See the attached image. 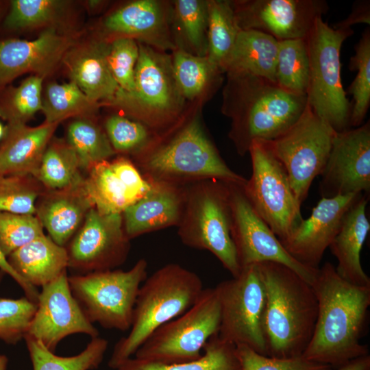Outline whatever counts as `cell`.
I'll return each mask as SVG.
<instances>
[{
  "instance_id": "6da1fadb",
  "label": "cell",
  "mask_w": 370,
  "mask_h": 370,
  "mask_svg": "<svg viewBox=\"0 0 370 370\" xmlns=\"http://www.w3.org/2000/svg\"><path fill=\"white\" fill-rule=\"evenodd\" d=\"M317 317L305 359L337 368L369 354L360 343L367 325L370 286H358L342 278L326 262L313 283Z\"/></svg>"
},
{
  "instance_id": "7a4b0ae2",
  "label": "cell",
  "mask_w": 370,
  "mask_h": 370,
  "mask_svg": "<svg viewBox=\"0 0 370 370\" xmlns=\"http://www.w3.org/2000/svg\"><path fill=\"white\" fill-rule=\"evenodd\" d=\"M164 136L153 135L135 154L134 164L149 182L186 185L217 180L243 185L247 179L232 171L195 116Z\"/></svg>"
},
{
  "instance_id": "3957f363",
  "label": "cell",
  "mask_w": 370,
  "mask_h": 370,
  "mask_svg": "<svg viewBox=\"0 0 370 370\" xmlns=\"http://www.w3.org/2000/svg\"><path fill=\"white\" fill-rule=\"evenodd\" d=\"M227 77L223 110L232 120L229 136L241 156L254 141L272 140L285 133L307 105L306 96L289 93L264 78Z\"/></svg>"
},
{
  "instance_id": "277c9868",
  "label": "cell",
  "mask_w": 370,
  "mask_h": 370,
  "mask_svg": "<svg viewBox=\"0 0 370 370\" xmlns=\"http://www.w3.org/2000/svg\"><path fill=\"white\" fill-rule=\"evenodd\" d=\"M257 265L266 291L264 330L267 356H301L311 340L317 317L313 288L282 264L262 262Z\"/></svg>"
},
{
  "instance_id": "5b68a950",
  "label": "cell",
  "mask_w": 370,
  "mask_h": 370,
  "mask_svg": "<svg viewBox=\"0 0 370 370\" xmlns=\"http://www.w3.org/2000/svg\"><path fill=\"white\" fill-rule=\"evenodd\" d=\"M203 290L200 277L177 263L147 277L136 298L130 331L116 343L108 367L115 369L132 358L158 328L188 310Z\"/></svg>"
},
{
  "instance_id": "8992f818",
  "label": "cell",
  "mask_w": 370,
  "mask_h": 370,
  "mask_svg": "<svg viewBox=\"0 0 370 370\" xmlns=\"http://www.w3.org/2000/svg\"><path fill=\"white\" fill-rule=\"evenodd\" d=\"M177 234L186 246L212 253L233 278L241 271L232 237L228 183L204 180L186 185Z\"/></svg>"
},
{
  "instance_id": "52a82bcc",
  "label": "cell",
  "mask_w": 370,
  "mask_h": 370,
  "mask_svg": "<svg viewBox=\"0 0 370 370\" xmlns=\"http://www.w3.org/2000/svg\"><path fill=\"white\" fill-rule=\"evenodd\" d=\"M353 33L352 28L331 27L320 16L306 37L310 63L307 104L336 133L352 128V103L341 79V49Z\"/></svg>"
},
{
  "instance_id": "ba28073f",
  "label": "cell",
  "mask_w": 370,
  "mask_h": 370,
  "mask_svg": "<svg viewBox=\"0 0 370 370\" xmlns=\"http://www.w3.org/2000/svg\"><path fill=\"white\" fill-rule=\"evenodd\" d=\"M148 264L141 258L127 271L110 269L68 276L71 293L91 323L106 329L126 331L131 327Z\"/></svg>"
},
{
  "instance_id": "9c48e42d",
  "label": "cell",
  "mask_w": 370,
  "mask_h": 370,
  "mask_svg": "<svg viewBox=\"0 0 370 370\" xmlns=\"http://www.w3.org/2000/svg\"><path fill=\"white\" fill-rule=\"evenodd\" d=\"M134 88L119 90L111 105L119 106L149 129L174 123L184 98L175 83L171 59L152 47L138 42Z\"/></svg>"
},
{
  "instance_id": "30bf717a",
  "label": "cell",
  "mask_w": 370,
  "mask_h": 370,
  "mask_svg": "<svg viewBox=\"0 0 370 370\" xmlns=\"http://www.w3.org/2000/svg\"><path fill=\"white\" fill-rule=\"evenodd\" d=\"M220 322L215 288H204L188 310L160 326L145 341L135 358L164 364L197 360L208 340L218 334Z\"/></svg>"
},
{
  "instance_id": "8fae6325",
  "label": "cell",
  "mask_w": 370,
  "mask_h": 370,
  "mask_svg": "<svg viewBox=\"0 0 370 370\" xmlns=\"http://www.w3.org/2000/svg\"><path fill=\"white\" fill-rule=\"evenodd\" d=\"M248 153L252 171L243 185V191L280 241L303 219L301 204L293 193L284 166L267 140L254 141Z\"/></svg>"
},
{
  "instance_id": "7c38bea8",
  "label": "cell",
  "mask_w": 370,
  "mask_h": 370,
  "mask_svg": "<svg viewBox=\"0 0 370 370\" xmlns=\"http://www.w3.org/2000/svg\"><path fill=\"white\" fill-rule=\"evenodd\" d=\"M214 288L221 308L219 336L235 346L245 345L267 356L264 330L266 291L257 264L242 268L237 277Z\"/></svg>"
},
{
  "instance_id": "4fadbf2b",
  "label": "cell",
  "mask_w": 370,
  "mask_h": 370,
  "mask_svg": "<svg viewBox=\"0 0 370 370\" xmlns=\"http://www.w3.org/2000/svg\"><path fill=\"white\" fill-rule=\"evenodd\" d=\"M336 133L307 104L297 121L285 133L267 140L284 166L299 203L306 199L312 182L321 174Z\"/></svg>"
},
{
  "instance_id": "5bb4252c",
  "label": "cell",
  "mask_w": 370,
  "mask_h": 370,
  "mask_svg": "<svg viewBox=\"0 0 370 370\" xmlns=\"http://www.w3.org/2000/svg\"><path fill=\"white\" fill-rule=\"evenodd\" d=\"M232 210V237L241 268L262 262L282 264L312 284L319 269L293 258L269 225L254 209L243 185L228 183Z\"/></svg>"
},
{
  "instance_id": "9a60e30c",
  "label": "cell",
  "mask_w": 370,
  "mask_h": 370,
  "mask_svg": "<svg viewBox=\"0 0 370 370\" xmlns=\"http://www.w3.org/2000/svg\"><path fill=\"white\" fill-rule=\"evenodd\" d=\"M241 29H253L278 41L306 38L316 19L326 14L325 0H240L232 1Z\"/></svg>"
},
{
  "instance_id": "2e32d148",
  "label": "cell",
  "mask_w": 370,
  "mask_h": 370,
  "mask_svg": "<svg viewBox=\"0 0 370 370\" xmlns=\"http://www.w3.org/2000/svg\"><path fill=\"white\" fill-rule=\"evenodd\" d=\"M130 241L122 214H102L93 207L66 249L68 267L85 273L114 269L125 260Z\"/></svg>"
},
{
  "instance_id": "e0dca14e",
  "label": "cell",
  "mask_w": 370,
  "mask_h": 370,
  "mask_svg": "<svg viewBox=\"0 0 370 370\" xmlns=\"http://www.w3.org/2000/svg\"><path fill=\"white\" fill-rule=\"evenodd\" d=\"M99 336V331L73 295L66 270L42 287L27 334L54 352L58 343L73 334ZM25 338V337H24Z\"/></svg>"
},
{
  "instance_id": "ac0fdd59",
  "label": "cell",
  "mask_w": 370,
  "mask_h": 370,
  "mask_svg": "<svg viewBox=\"0 0 370 370\" xmlns=\"http://www.w3.org/2000/svg\"><path fill=\"white\" fill-rule=\"evenodd\" d=\"M322 197L370 191V124L336 133L320 175Z\"/></svg>"
},
{
  "instance_id": "d6986e66",
  "label": "cell",
  "mask_w": 370,
  "mask_h": 370,
  "mask_svg": "<svg viewBox=\"0 0 370 370\" xmlns=\"http://www.w3.org/2000/svg\"><path fill=\"white\" fill-rule=\"evenodd\" d=\"M362 195L322 197L310 216L303 219L280 243L298 262L319 269L323 254L336 236L345 214Z\"/></svg>"
},
{
  "instance_id": "ffe728a7",
  "label": "cell",
  "mask_w": 370,
  "mask_h": 370,
  "mask_svg": "<svg viewBox=\"0 0 370 370\" xmlns=\"http://www.w3.org/2000/svg\"><path fill=\"white\" fill-rule=\"evenodd\" d=\"M87 171L86 191L93 207L102 214H122L151 187L134 163L125 157L97 163Z\"/></svg>"
},
{
  "instance_id": "44dd1931",
  "label": "cell",
  "mask_w": 370,
  "mask_h": 370,
  "mask_svg": "<svg viewBox=\"0 0 370 370\" xmlns=\"http://www.w3.org/2000/svg\"><path fill=\"white\" fill-rule=\"evenodd\" d=\"M75 44L73 36L59 34L53 27L43 31L32 40L1 41L0 85L27 72L45 77Z\"/></svg>"
},
{
  "instance_id": "7402d4cb",
  "label": "cell",
  "mask_w": 370,
  "mask_h": 370,
  "mask_svg": "<svg viewBox=\"0 0 370 370\" xmlns=\"http://www.w3.org/2000/svg\"><path fill=\"white\" fill-rule=\"evenodd\" d=\"M149 191L122 213L129 240L146 233L177 226L186 201V185L149 182Z\"/></svg>"
},
{
  "instance_id": "603a6c76",
  "label": "cell",
  "mask_w": 370,
  "mask_h": 370,
  "mask_svg": "<svg viewBox=\"0 0 370 370\" xmlns=\"http://www.w3.org/2000/svg\"><path fill=\"white\" fill-rule=\"evenodd\" d=\"M170 16L162 2L138 0L110 14L104 21V27L109 32L165 50L175 47L169 34Z\"/></svg>"
},
{
  "instance_id": "cb8c5ba5",
  "label": "cell",
  "mask_w": 370,
  "mask_h": 370,
  "mask_svg": "<svg viewBox=\"0 0 370 370\" xmlns=\"http://www.w3.org/2000/svg\"><path fill=\"white\" fill-rule=\"evenodd\" d=\"M58 125L45 122L37 127H29L25 123H9L0 147V175H30L36 177Z\"/></svg>"
},
{
  "instance_id": "d4e9b609",
  "label": "cell",
  "mask_w": 370,
  "mask_h": 370,
  "mask_svg": "<svg viewBox=\"0 0 370 370\" xmlns=\"http://www.w3.org/2000/svg\"><path fill=\"white\" fill-rule=\"evenodd\" d=\"M93 205L84 187V177L67 188L49 190L36 206V217L49 236L58 245H64L83 223Z\"/></svg>"
},
{
  "instance_id": "484cf974",
  "label": "cell",
  "mask_w": 370,
  "mask_h": 370,
  "mask_svg": "<svg viewBox=\"0 0 370 370\" xmlns=\"http://www.w3.org/2000/svg\"><path fill=\"white\" fill-rule=\"evenodd\" d=\"M368 195H362L346 212L329 247L337 260V273L358 286H370V278L360 260L363 244L370 230L366 214Z\"/></svg>"
},
{
  "instance_id": "4316f807",
  "label": "cell",
  "mask_w": 370,
  "mask_h": 370,
  "mask_svg": "<svg viewBox=\"0 0 370 370\" xmlns=\"http://www.w3.org/2000/svg\"><path fill=\"white\" fill-rule=\"evenodd\" d=\"M108 45L90 43L74 46L64 57L71 81L92 101L111 104L119 86L107 60Z\"/></svg>"
},
{
  "instance_id": "83f0119b",
  "label": "cell",
  "mask_w": 370,
  "mask_h": 370,
  "mask_svg": "<svg viewBox=\"0 0 370 370\" xmlns=\"http://www.w3.org/2000/svg\"><path fill=\"white\" fill-rule=\"evenodd\" d=\"M8 260L15 272L28 284L44 286L56 279L68 267L64 247L45 234L11 253Z\"/></svg>"
},
{
  "instance_id": "f1b7e54d",
  "label": "cell",
  "mask_w": 370,
  "mask_h": 370,
  "mask_svg": "<svg viewBox=\"0 0 370 370\" xmlns=\"http://www.w3.org/2000/svg\"><path fill=\"white\" fill-rule=\"evenodd\" d=\"M278 42L264 32L241 29L222 72L254 75L275 83Z\"/></svg>"
},
{
  "instance_id": "f546056e",
  "label": "cell",
  "mask_w": 370,
  "mask_h": 370,
  "mask_svg": "<svg viewBox=\"0 0 370 370\" xmlns=\"http://www.w3.org/2000/svg\"><path fill=\"white\" fill-rule=\"evenodd\" d=\"M204 354L197 360L173 364L149 362L130 358L113 370H241L236 346L218 334L205 345Z\"/></svg>"
},
{
  "instance_id": "4dcf8cb0",
  "label": "cell",
  "mask_w": 370,
  "mask_h": 370,
  "mask_svg": "<svg viewBox=\"0 0 370 370\" xmlns=\"http://www.w3.org/2000/svg\"><path fill=\"white\" fill-rule=\"evenodd\" d=\"M208 12L206 57L222 72L241 29L238 25L232 1H208Z\"/></svg>"
},
{
  "instance_id": "1f68e13d",
  "label": "cell",
  "mask_w": 370,
  "mask_h": 370,
  "mask_svg": "<svg viewBox=\"0 0 370 370\" xmlns=\"http://www.w3.org/2000/svg\"><path fill=\"white\" fill-rule=\"evenodd\" d=\"M27 348L34 370H92L102 362L108 346L107 340L99 336L92 338L86 348L72 356H60L43 344L25 336Z\"/></svg>"
},
{
  "instance_id": "d6a6232c",
  "label": "cell",
  "mask_w": 370,
  "mask_h": 370,
  "mask_svg": "<svg viewBox=\"0 0 370 370\" xmlns=\"http://www.w3.org/2000/svg\"><path fill=\"white\" fill-rule=\"evenodd\" d=\"M309 71L306 38L280 40L275 83L289 93L306 96Z\"/></svg>"
},
{
  "instance_id": "836d02e7",
  "label": "cell",
  "mask_w": 370,
  "mask_h": 370,
  "mask_svg": "<svg viewBox=\"0 0 370 370\" xmlns=\"http://www.w3.org/2000/svg\"><path fill=\"white\" fill-rule=\"evenodd\" d=\"M174 19L180 41L178 48L198 56L208 53V1L177 0L174 3Z\"/></svg>"
},
{
  "instance_id": "e575fe53",
  "label": "cell",
  "mask_w": 370,
  "mask_h": 370,
  "mask_svg": "<svg viewBox=\"0 0 370 370\" xmlns=\"http://www.w3.org/2000/svg\"><path fill=\"white\" fill-rule=\"evenodd\" d=\"M78 156L68 144L54 142L47 146L36 178L49 190L69 188L84 177Z\"/></svg>"
},
{
  "instance_id": "d590c367",
  "label": "cell",
  "mask_w": 370,
  "mask_h": 370,
  "mask_svg": "<svg viewBox=\"0 0 370 370\" xmlns=\"http://www.w3.org/2000/svg\"><path fill=\"white\" fill-rule=\"evenodd\" d=\"M99 103L91 101L71 81L69 83H51L47 86L42 99L45 122L58 123L71 116L87 117L95 113Z\"/></svg>"
},
{
  "instance_id": "8d00e7d4",
  "label": "cell",
  "mask_w": 370,
  "mask_h": 370,
  "mask_svg": "<svg viewBox=\"0 0 370 370\" xmlns=\"http://www.w3.org/2000/svg\"><path fill=\"white\" fill-rule=\"evenodd\" d=\"M172 61L177 87L184 99H193L222 72L206 56H198L177 48Z\"/></svg>"
},
{
  "instance_id": "74e56055",
  "label": "cell",
  "mask_w": 370,
  "mask_h": 370,
  "mask_svg": "<svg viewBox=\"0 0 370 370\" xmlns=\"http://www.w3.org/2000/svg\"><path fill=\"white\" fill-rule=\"evenodd\" d=\"M67 138L82 168L86 170L97 163L108 160L116 153L106 134L87 117L77 119L69 125Z\"/></svg>"
},
{
  "instance_id": "f35d334b",
  "label": "cell",
  "mask_w": 370,
  "mask_h": 370,
  "mask_svg": "<svg viewBox=\"0 0 370 370\" xmlns=\"http://www.w3.org/2000/svg\"><path fill=\"white\" fill-rule=\"evenodd\" d=\"M349 68L356 71L348 92L352 95L350 116L351 127L362 125L370 104V30L366 29L355 46V53L350 58Z\"/></svg>"
},
{
  "instance_id": "ab89813d",
  "label": "cell",
  "mask_w": 370,
  "mask_h": 370,
  "mask_svg": "<svg viewBox=\"0 0 370 370\" xmlns=\"http://www.w3.org/2000/svg\"><path fill=\"white\" fill-rule=\"evenodd\" d=\"M41 185L30 175L3 176L0 182V212L35 215Z\"/></svg>"
},
{
  "instance_id": "60d3db41",
  "label": "cell",
  "mask_w": 370,
  "mask_h": 370,
  "mask_svg": "<svg viewBox=\"0 0 370 370\" xmlns=\"http://www.w3.org/2000/svg\"><path fill=\"white\" fill-rule=\"evenodd\" d=\"M44 77L32 75L14 88L0 107V115L9 123H25L42 109V84Z\"/></svg>"
},
{
  "instance_id": "b9f144b4",
  "label": "cell",
  "mask_w": 370,
  "mask_h": 370,
  "mask_svg": "<svg viewBox=\"0 0 370 370\" xmlns=\"http://www.w3.org/2000/svg\"><path fill=\"white\" fill-rule=\"evenodd\" d=\"M37 303L25 296L19 299L0 298V340L16 345L24 339L34 316Z\"/></svg>"
},
{
  "instance_id": "7bdbcfd3",
  "label": "cell",
  "mask_w": 370,
  "mask_h": 370,
  "mask_svg": "<svg viewBox=\"0 0 370 370\" xmlns=\"http://www.w3.org/2000/svg\"><path fill=\"white\" fill-rule=\"evenodd\" d=\"M105 129L115 152L134 156L147 146L154 135L143 123L119 115L110 116L105 123Z\"/></svg>"
},
{
  "instance_id": "ee69618b",
  "label": "cell",
  "mask_w": 370,
  "mask_h": 370,
  "mask_svg": "<svg viewBox=\"0 0 370 370\" xmlns=\"http://www.w3.org/2000/svg\"><path fill=\"white\" fill-rule=\"evenodd\" d=\"M36 215L0 212V248L8 257L11 253L45 234Z\"/></svg>"
},
{
  "instance_id": "f6af8a7d",
  "label": "cell",
  "mask_w": 370,
  "mask_h": 370,
  "mask_svg": "<svg viewBox=\"0 0 370 370\" xmlns=\"http://www.w3.org/2000/svg\"><path fill=\"white\" fill-rule=\"evenodd\" d=\"M65 2L56 0H14L6 17L10 28L37 27L55 20L62 12Z\"/></svg>"
},
{
  "instance_id": "bcb514c9",
  "label": "cell",
  "mask_w": 370,
  "mask_h": 370,
  "mask_svg": "<svg viewBox=\"0 0 370 370\" xmlns=\"http://www.w3.org/2000/svg\"><path fill=\"white\" fill-rule=\"evenodd\" d=\"M138 55V43L132 38L119 36L108 45V66L122 91L130 92L134 90Z\"/></svg>"
},
{
  "instance_id": "7dc6e473",
  "label": "cell",
  "mask_w": 370,
  "mask_h": 370,
  "mask_svg": "<svg viewBox=\"0 0 370 370\" xmlns=\"http://www.w3.org/2000/svg\"><path fill=\"white\" fill-rule=\"evenodd\" d=\"M241 370H330L327 365L312 362L303 356L280 358L260 354L245 345H236Z\"/></svg>"
},
{
  "instance_id": "c3c4849f",
  "label": "cell",
  "mask_w": 370,
  "mask_h": 370,
  "mask_svg": "<svg viewBox=\"0 0 370 370\" xmlns=\"http://www.w3.org/2000/svg\"><path fill=\"white\" fill-rule=\"evenodd\" d=\"M357 23L370 24L369 1H358L354 3L352 12L344 20L338 23L334 28L350 29Z\"/></svg>"
},
{
  "instance_id": "681fc988",
  "label": "cell",
  "mask_w": 370,
  "mask_h": 370,
  "mask_svg": "<svg viewBox=\"0 0 370 370\" xmlns=\"http://www.w3.org/2000/svg\"><path fill=\"white\" fill-rule=\"evenodd\" d=\"M0 270L4 273L9 275L21 287L25 293V297L32 301L37 303L39 291L37 288L28 284L23 280L10 266L7 257L4 255L0 248Z\"/></svg>"
},
{
  "instance_id": "f907efd6",
  "label": "cell",
  "mask_w": 370,
  "mask_h": 370,
  "mask_svg": "<svg viewBox=\"0 0 370 370\" xmlns=\"http://www.w3.org/2000/svg\"><path fill=\"white\" fill-rule=\"evenodd\" d=\"M330 370H370V356L368 354L359 357L344 365Z\"/></svg>"
},
{
  "instance_id": "816d5d0a",
  "label": "cell",
  "mask_w": 370,
  "mask_h": 370,
  "mask_svg": "<svg viewBox=\"0 0 370 370\" xmlns=\"http://www.w3.org/2000/svg\"><path fill=\"white\" fill-rule=\"evenodd\" d=\"M8 364V357L5 355L0 354V370H6Z\"/></svg>"
},
{
  "instance_id": "f5cc1de1",
  "label": "cell",
  "mask_w": 370,
  "mask_h": 370,
  "mask_svg": "<svg viewBox=\"0 0 370 370\" xmlns=\"http://www.w3.org/2000/svg\"><path fill=\"white\" fill-rule=\"evenodd\" d=\"M4 132H5V130H4L2 125L0 123V138L2 137V136L4 134Z\"/></svg>"
},
{
  "instance_id": "db71d44e",
  "label": "cell",
  "mask_w": 370,
  "mask_h": 370,
  "mask_svg": "<svg viewBox=\"0 0 370 370\" xmlns=\"http://www.w3.org/2000/svg\"><path fill=\"white\" fill-rule=\"evenodd\" d=\"M3 274H4V273L2 271L0 270V283H1V280H2Z\"/></svg>"
},
{
  "instance_id": "11a10c76",
  "label": "cell",
  "mask_w": 370,
  "mask_h": 370,
  "mask_svg": "<svg viewBox=\"0 0 370 370\" xmlns=\"http://www.w3.org/2000/svg\"><path fill=\"white\" fill-rule=\"evenodd\" d=\"M2 177H3V176H1V175H0V182H1V179H2Z\"/></svg>"
}]
</instances>
